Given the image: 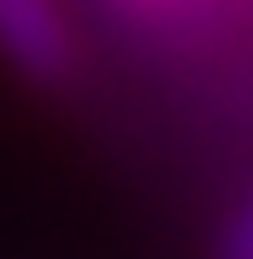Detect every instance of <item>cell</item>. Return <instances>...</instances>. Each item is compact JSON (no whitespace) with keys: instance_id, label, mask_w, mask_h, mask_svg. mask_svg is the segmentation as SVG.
<instances>
[{"instance_id":"2","label":"cell","mask_w":253,"mask_h":259,"mask_svg":"<svg viewBox=\"0 0 253 259\" xmlns=\"http://www.w3.org/2000/svg\"><path fill=\"white\" fill-rule=\"evenodd\" d=\"M241 259H253V230H247V236H241Z\"/></svg>"},{"instance_id":"1","label":"cell","mask_w":253,"mask_h":259,"mask_svg":"<svg viewBox=\"0 0 253 259\" xmlns=\"http://www.w3.org/2000/svg\"><path fill=\"white\" fill-rule=\"evenodd\" d=\"M0 48L12 53L18 71L59 77L71 59V35L53 0H0Z\"/></svg>"}]
</instances>
